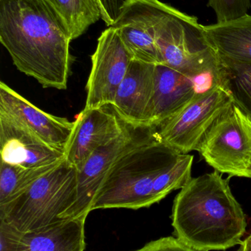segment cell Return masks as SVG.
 <instances>
[{
  "instance_id": "obj_3",
  "label": "cell",
  "mask_w": 251,
  "mask_h": 251,
  "mask_svg": "<svg viewBox=\"0 0 251 251\" xmlns=\"http://www.w3.org/2000/svg\"><path fill=\"white\" fill-rule=\"evenodd\" d=\"M180 154L160 138L128 151L115 162L105 178L91 212L150 207L156 203L155 181Z\"/></svg>"
},
{
  "instance_id": "obj_21",
  "label": "cell",
  "mask_w": 251,
  "mask_h": 251,
  "mask_svg": "<svg viewBox=\"0 0 251 251\" xmlns=\"http://www.w3.org/2000/svg\"><path fill=\"white\" fill-rule=\"evenodd\" d=\"M194 156L180 154L156 178L153 187L155 203L165 199L174 190L183 188L191 180L192 168Z\"/></svg>"
},
{
  "instance_id": "obj_10",
  "label": "cell",
  "mask_w": 251,
  "mask_h": 251,
  "mask_svg": "<svg viewBox=\"0 0 251 251\" xmlns=\"http://www.w3.org/2000/svg\"><path fill=\"white\" fill-rule=\"evenodd\" d=\"M134 60L116 29L108 27L99 37L91 56V69L87 81L85 108L112 105L116 91Z\"/></svg>"
},
{
  "instance_id": "obj_12",
  "label": "cell",
  "mask_w": 251,
  "mask_h": 251,
  "mask_svg": "<svg viewBox=\"0 0 251 251\" xmlns=\"http://www.w3.org/2000/svg\"><path fill=\"white\" fill-rule=\"evenodd\" d=\"M1 161L23 167H42L65 159L64 151L46 143L20 122L0 111Z\"/></svg>"
},
{
  "instance_id": "obj_24",
  "label": "cell",
  "mask_w": 251,
  "mask_h": 251,
  "mask_svg": "<svg viewBox=\"0 0 251 251\" xmlns=\"http://www.w3.org/2000/svg\"><path fill=\"white\" fill-rule=\"evenodd\" d=\"M22 234L12 226L0 221V251H17Z\"/></svg>"
},
{
  "instance_id": "obj_1",
  "label": "cell",
  "mask_w": 251,
  "mask_h": 251,
  "mask_svg": "<svg viewBox=\"0 0 251 251\" xmlns=\"http://www.w3.org/2000/svg\"><path fill=\"white\" fill-rule=\"evenodd\" d=\"M70 32L50 0H0V41L16 69L44 88L67 89Z\"/></svg>"
},
{
  "instance_id": "obj_5",
  "label": "cell",
  "mask_w": 251,
  "mask_h": 251,
  "mask_svg": "<svg viewBox=\"0 0 251 251\" xmlns=\"http://www.w3.org/2000/svg\"><path fill=\"white\" fill-rule=\"evenodd\" d=\"M156 43L165 66L191 77L216 79L218 54L197 18L172 7L158 27Z\"/></svg>"
},
{
  "instance_id": "obj_7",
  "label": "cell",
  "mask_w": 251,
  "mask_h": 251,
  "mask_svg": "<svg viewBox=\"0 0 251 251\" xmlns=\"http://www.w3.org/2000/svg\"><path fill=\"white\" fill-rule=\"evenodd\" d=\"M160 138L158 127L127 124L123 132L109 144L91 154L77 171V197L75 203L60 217V221L86 219L96 196L116 160L128 151Z\"/></svg>"
},
{
  "instance_id": "obj_14",
  "label": "cell",
  "mask_w": 251,
  "mask_h": 251,
  "mask_svg": "<svg viewBox=\"0 0 251 251\" xmlns=\"http://www.w3.org/2000/svg\"><path fill=\"white\" fill-rule=\"evenodd\" d=\"M156 66L136 60L131 62L112 104L125 122L150 125Z\"/></svg>"
},
{
  "instance_id": "obj_23",
  "label": "cell",
  "mask_w": 251,
  "mask_h": 251,
  "mask_svg": "<svg viewBox=\"0 0 251 251\" xmlns=\"http://www.w3.org/2000/svg\"><path fill=\"white\" fill-rule=\"evenodd\" d=\"M133 251H197L181 243L176 237H167L147 243L141 249Z\"/></svg>"
},
{
  "instance_id": "obj_19",
  "label": "cell",
  "mask_w": 251,
  "mask_h": 251,
  "mask_svg": "<svg viewBox=\"0 0 251 251\" xmlns=\"http://www.w3.org/2000/svg\"><path fill=\"white\" fill-rule=\"evenodd\" d=\"M61 162L46 166L29 168L12 165L1 161L0 206L12 201L26 190L31 184L47 173L53 171Z\"/></svg>"
},
{
  "instance_id": "obj_25",
  "label": "cell",
  "mask_w": 251,
  "mask_h": 251,
  "mask_svg": "<svg viewBox=\"0 0 251 251\" xmlns=\"http://www.w3.org/2000/svg\"><path fill=\"white\" fill-rule=\"evenodd\" d=\"M125 0H100L103 10V20L106 26H111L117 18Z\"/></svg>"
},
{
  "instance_id": "obj_2",
  "label": "cell",
  "mask_w": 251,
  "mask_h": 251,
  "mask_svg": "<svg viewBox=\"0 0 251 251\" xmlns=\"http://www.w3.org/2000/svg\"><path fill=\"white\" fill-rule=\"evenodd\" d=\"M171 218L175 237L197 251H226L240 245L247 228L229 178L217 171L191 178L181 189Z\"/></svg>"
},
{
  "instance_id": "obj_15",
  "label": "cell",
  "mask_w": 251,
  "mask_h": 251,
  "mask_svg": "<svg viewBox=\"0 0 251 251\" xmlns=\"http://www.w3.org/2000/svg\"><path fill=\"white\" fill-rule=\"evenodd\" d=\"M197 79L165 65H156L150 125L159 127L203 92L199 91Z\"/></svg>"
},
{
  "instance_id": "obj_9",
  "label": "cell",
  "mask_w": 251,
  "mask_h": 251,
  "mask_svg": "<svg viewBox=\"0 0 251 251\" xmlns=\"http://www.w3.org/2000/svg\"><path fill=\"white\" fill-rule=\"evenodd\" d=\"M172 6L160 0H125L112 27L134 60L164 65L156 43V31Z\"/></svg>"
},
{
  "instance_id": "obj_13",
  "label": "cell",
  "mask_w": 251,
  "mask_h": 251,
  "mask_svg": "<svg viewBox=\"0 0 251 251\" xmlns=\"http://www.w3.org/2000/svg\"><path fill=\"white\" fill-rule=\"evenodd\" d=\"M0 111L14 118L50 146L65 151L74 122L45 113L3 82H0Z\"/></svg>"
},
{
  "instance_id": "obj_18",
  "label": "cell",
  "mask_w": 251,
  "mask_h": 251,
  "mask_svg": "<svg viewBox=\"0 0 251 251\" xmlns=\"http://www.w3.org/2000/svg\"><path fill=\"white\" fill-rule=\"evenodd\" d=\"M218 60L217 82L228 91L233 102L251 120V63Z\"/></svg>"
},
{
  "instance_id": "obj_16",
  "label": "cell",
  "mask_w": 251,
  "mask_h": 251,
  "mask_svg": "<svg viewBox=\"0 0 251 251\" xmlns=\"http://www.w3.org/2000/svg\"><path fill=\"white\" fill-rule=\"evenodd\" d=\"M85 219L62 221L23 233L17 251H84Z\"/></svg>"
},
{
  "instance_id": "obj_20",
  "label": "cell",
  "mask_w": 251,
  "mask_h": 251,
  "mask_svg": "<svg viewBox=\"0 0 251 251\" xmlns=\"http://www.w3.org/2000/svg\"><path fill=\"white\" fill-rule=\"evenodd\" d=\"M66 23L72 40L85 33L91 25L103 19L100 0H50Z\"/></svg>"
},
{
  "instance_id": "obj_6",
  "label": "cell",
  "mask_w": 251,
  "mask_h": 251,
  "mask_svg": "<svg viewBox=\"0 0 251 251\" xmlns=\"http://www.w3.org/2000/svg\"><path fill=\"white\" fill-rule=\"evenodd\" d=\"M198 151L221 174L251 178V120L234 103L212 126Z\"/></svg>"
},
{
  "instance_id": "obj_17",
  "label": "cell",
  "mask_w": 251,
  "mask_h": 251,
  "mask_svg": "<svg viewBox=\"0 0 251 251\" xmlns=\"http://www.w3.org/2000/svg\"><path fill=\"white\" fill-rule=\"evenodd\" d=\"M204 31L218 57L251 63V16L204 26Z\"/></svg>"
},
{
  "instance_id": "obj_11",
  "label": "cell",
  "mask_w": 251,
  "mask_h": 251,
  "mask_svg": "<svg viewBox=\"0 0 251 251\" xmlns=\"http://www.w3.org/2000/svg\"><path fill=\"white\" fill-rule=\"evenodd\" d=\"M127 124L112 105L84 108L74 122L65 160L79 171L95 151L119 137Z\"/></svg>"
},
{
  "instance_id": "obj_8",
  "label": "cell",
  "mask_w": 251,
  "mask_h": 251,
  "mask_svg": "<svg viewBox=\"0 0 251 251\" xmlns=\"http://www.w3.org/2000/svg\"><path fill=\"white\" fill-rule=\"evenodd\" d=\"M233 103L228 91L215 84L159 126V137L181 154L198 151L208 131Z\"/></svg>"
},
{
  "instance_id": "obj_26",
  "label": "cell",
  "mask_w": 251,
  "mask_h": 251,
  "mask_svg": "<svg viewBox=\"0 0 251 251\" xmlns=\"http://www.w3.org/2000/svg\"><path fill=\"white\" fill-rule=\"evenodd\" d=\"M237 251H251V234L242 241Z\"/></svg>"
},
{
  "instance_id": "obj_22",
  "label": "cell",
  "mask_w": 251,
  "mask_h": 251,
  "mask_svg": "<svg viewBox=\"0 0 251 251\" xmlns=\"http://www.w3.org/2000/svg\"><path fill=\"white\" fill-rule=\"evenodd\" d=\"M208 6L215 11L218 23H225L249 15L251 2V0H209Z\"/></svg>"
},
{
  "instance_id": "obj_4",
  "label": "cell",
  "mask_w": 251,
  "mask_h": 251,
  "mask_svg": "<svg viewBox=\"0 0 251 251\" xmlns=\"http://www.w3.org/2000/svg\"><path fill=\"white\" fill-rule=\"evenodd\" d=\"M77 170L63 160L38 178L12 201L0 206V221L22 233L36 231L60 222L75 203Z\"/></svg>"
}]
</instances>
